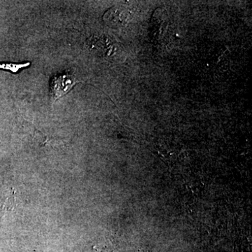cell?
<instances>
[{"instance_id":"6da1fadb","label":"cell","mask_w":252,"mask_h":252,"mask_svg":"<svg viewBox=\"0 0 252 252\" xmlns=\"http://www.w3.org/2000/svg\"><path fill=\"white\" fill-rule=\"evenodd\" d=\"M79 82L76 78L69 73L57 74L50 82V93L54 100H57L68 94Z\"/></svg>"},{"instance_id":"3957f363","label":"cell","mask_w":252,"mask_h":252,"mask_svg":"<svg viewBox=\"0 0 252 252\" xmlns=\"http://www.w3.org/2000/svg\"><path fill=\"white\" fill-rule=\"evenodd\" d=\"M16 203V197H15V191L14 189L11 190L6 193V197L5 198L4 204H3V211H9L12 210Z\"/></svg>"},{"instance_id":"7a4b0ae2","label":"cell","mask_w":252,"mask_h":252,"mask_svg":"<svg viewBox=\"0 0 252 252\" xmlns=\"http://www.w3.org/2000/svg\"><path fill=\"white\" fill-rule=\"evenodd\" d=\"M31 65V63H0V69H5L6 71L12 73L19 72L23 68L27 67Z\"/></svg>"}]
</instances>
